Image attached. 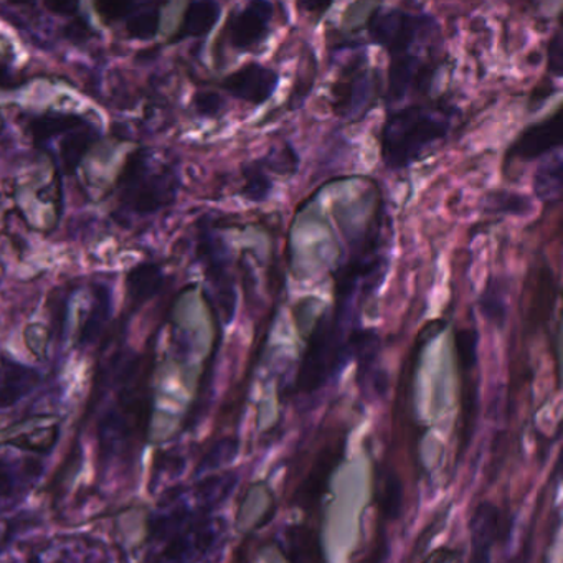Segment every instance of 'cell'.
<instances>
[{"mask_svg":"<svg viewBox=\"0 0 563 563\" xmlns=\"http://www.w3.org/2000/svg\"><path fill=\"white\" fill-rule=\"evenodd\" d=\"M275 5L265 0H253L230 14L223 31L227 44L239 54L256 52L273 32Z\"/></svg>","mask_w":563,"mask_h":563,"instance_id":"cell-12","label":"cell"},{"mask_svg":"<svg viewBox=\"0 0 563 563\" xmlns=\"http://www.w3.org/2000/svg\"><path fill=\"white\" fill-rule=\"evenodd\" d=\"M456 555V550L450 549V547H440V549L434 550V552L428 555V559L421 563H451Z\"/></svg>","mask_w":563,"mask_h":563,"instance_id":"cell-38","label":"cell"},{"mask_svg":"<svg viewBox=\"0 0 563 563\" xmlns=\"http://www.w3.org/2000/svg\"><path fill=\"white\" fill-rule=\"evenodd\" d=\"M547 65H549L550 75L555 78L562 77L563 67V41L562 32L556 31L549 44V55H547Z\"/></svg>","mask_w":563,"mask_h":563,"instance_id":"cell-34","label":"cell"},{"mask_svg":"<svg viewBox=\"0 0 563 563\" xmlns=\"http://www.w3.org/2000/svg\"><path fill=\"white\" fill-rule=\"evenodd\" d=\"M164 285V273L154 263H141L134 266L126 276V292L130 305L141 308L161 291Z\"/></svg>","mask_w":563,"mask_h":563,"instance_id":"cell-24","label":"cell"},{"mask_svg":"<svg viewBox=\"0 0 563 563\" xmlns=\"http://www.w3.org/2000/svg\"><path fill=\"white\" fill-rule=\"evenodd\" d=\"M113 398L98 421V464L101 473L130 471L147 438L151 391L143 361L130 352L111 355L98 378V390Z\"/></svg>","mask_w":563,"mask_h":563,"instance_id":"cell-1","label":"cell"},{"mask_svg":"<svg viewBox=\"0 0 563 563\" xmlns=\"http://www.w3.org/2000/svg\"><path fill=\"white\" fill-rule=\"evenodd\" d=\"M454 362L460 374V450L463 454L473 438L477 410V329L464 325L456 329L453 338Z\"/></svg>","mask_w":563,"mask_h":563,"instance_id":"cell-9","label":"cell"},{"mask_svg":"<svg viewBox=\"0 0 563 563\" xmlns=\"http://www.w3.org/2000/svg\"><path fill=\"white\" fill-rule=\"evenodd\" d=\"M24 563H110V552L97 539L57 537L32 550Z\"/></svg>","mask_w":563,"mask_h":563,"instance_id":"cell-14","label":"cell"},{"mask_svg":"<svg viewBox=\"0 0 563 563\" xmlns=\"http://www.w3.org/2000/svg\"><path fill=\"white\" fill-rule=\"evenodd\" d=\"M351 319L325 309L309 331L295 378V391L312 395L321 390L344 367L351 354Z\"/></svg>","mask_w":563,"mask_h":563,"instance_id":"cell-7","label":"cell"},{"mask_svg":"<svg viewBox=\"0 0 563 563\" xmlns=\"http://www.w3.org/2000/svg\"><path fill=\"white\" fill-rule=\"evenodd\" d=\"M179 187L173 164L161 161L154 151H134L118 176V212L128 219L156 216L176 202Z\"/></svg>","mask_w":563,"mask_h":563,"instance_id":"cell-6","label":"cell"},{"mask_svg":"<svg viewBox=\"0 0 563 563\" xmlns=\"http://www.w3.org/2000/svg\"><path fill=\"white\" fill-rule=\"evenodd\" d=\"M377 80L365 55L351 58L341 68L331 87V110L341 120L352 121L367 114Z\"/></svg>","mask_w":563,"mask_h":563,"instance_id":"cell-10","label":"cell"},{"mask_svg":"<svg viewBox=\"0 0 563 563\" xmlns=\"http://www.w3.org/2000/svg\"><path fill=\"white\" fill-rule=\"evenodd\" d=\"M479 308L484 318L493 322L494 325H503L506 321L507 302L506 288L500 279H490L486 289L479 298Z\"/></svg>","mask_w":563,"mask_h":563,"instance_id":"cell-29","label":"cell"},{"mask_svg":"<svg viewBox=\"0 0 563 563\" xmlns=\"http://www.w3.org/2000/svg\"><path fill=\"white\" fill-rule=\"evenodd\" d=\"M487 206L493 213H507V216H523V213L530 210V200L526 196H520L516 192H504V190H497V192L490 194L487 197Z\"/></svg>","mask_w":563,"mask_h":563,"instance_id":"cell-31","label":"cell"},{"mask_svg":"<svg viewBox=\"0 0 563 563\" xmlns=\"http://www.w3.org/2000/svg\"><path fill=\"white\" fill-rule=\"evenodd\" d=\"M85 118L71 113H44L38 117L32 118L29 128H31L32 137L38 147L52 146L55 140L67 134L68 131L77 128L78 124L84 123Z\"/></svg>","mask_w":563,"mask_h":563,"instance_id":"cell-26","label":"cell"},{"mask_svg":"<svg viewBox=\"0 0 563 563\" xmlns=\"http://www.w3.org/2000/svg\"><path fill=\"white\" fill-rule=\"evenodd\" d=\"M22 520L19 519H9L0 520V553L4 550V547L9 545L12 539H14L15 533L19 532V527L22 526Z\"/></svg>","mask_w":563,"mask_h":563,"instance_id":"cell-37","label":"cell"},{"mask_svg":"<svg viewBox=\"0 0 563 563\" xmlns=\"http://www.w3.org/2000/svg\"><path fill=\"white\" fill-rule=\"evenodd\" d=\"M113 316V292L107 285L93 286L91 301L80 328V344L84 347L97 344L98 339L107 331Z\"/></svg>","mask_w":563,"mask_h":563,"instance_id":"cell-21","label":"cell"},{"mask_svg":"<svg viewBox=\"0 0 563 563\" xmlns=\"http://www.w3.org/2000/svg\"><path fill=\"white\" fill-rule=\"evenodd\" d=\"M556 296H559V286H556L552 268L547 265L540 266L532 278L529 299H527V331L533 332L547 325V322L552 319Z\"/></svg>","mask_w":563,"mask_h":563,"instance_id":"cell-18","label":"cell"},{"mask_svg":"<svg viewBox=\"0 0 563 563\" xmlns=\"http://www.w3.org/2000/svg\"><path fill=\"white\" fill-rule=\"evenodd\" d=\"M200 258L206 266L207 279H209L212 288L217 292V301L220 302V311L223 312L225 322L232 321L235 314V285H233V276L230 275L229 262H227L225 250L222 242L203 233L199 243Z\"/></svg>","mask_w":563,"mask_h":563,"instance_id":"cell-16","label":"cell"},{"mask_svg":"<svg viewBox=\"0 0 563 563\" xmlns=\"http://www.w3.org/2000/svg\"><path fill=\"white\" fill-rule=\"evenodd\" d=\"M283 549L288 563H328L321 536L309 523L286 527Z\"/></svg>","mask_w":563,"mask_h":563,"instance_id":"cell-20","label":"cell"},{"mask_svg":"<svg viewBox=\"0 0 563 563\" xmlns=\"http://www.w3.org/2000/svg\"><path fill=\"white\" fill-rule=\"evenodd\" d=\"M249 547H240L239 552L235 555V563H249Z\"/></svg>","mask_w":563,"mask_h":563,"instance_id":"cell-40","label":"cell"},{"mask_svg":"<svg viewBox=\"0 0 563 563\" xmlns=\"http://www.w3.org/2000/svg\"><path fill=\"white\" fill-rule=\"evenodd\" d=\"M562 157L555 153L552 159L545 161L533 174L532 189L540 202L555 203L562 199Z\"/></svg>","mask_w":563,"mask_h":563,"instance_id":"cell-27","label":"cell"},{"mask_svg":"<svg viewBox=\"0 0 563 563\" xmlns=\"http://www.w3.org/2000/svg\"><path fill=\"white\" fill-rule=\"evenodd\" d=\"M41 384V374L34 367L0 357V410L21 404Z\"/></svg>","mask_w":563,"mask_h":563,"instance_id":"cell-19","label":"cell"},{"mask_svg":"<svg viewBox=\"0 0 563 563\" xmlns=\"http://www.w3.org/2000/svg\"><path fill=\"white\" fill-rule=\"evenodd\" d=\"M236 446H239V443L232 440H225L222 441V443L216 444V446L210 450V453L206 454L202 463L199 464V473L207 470H217V467L229 463L232 457H235Z\"/></svg>","mask_w":563,"mask_h":563,"instance_id":"cell-32","label":"cell"},{"mask_svg":"<svg viewBox=\"0 0 563 563\" xmlns=\"http://www.w3.org/2000/svg\"><path fill=\"white\" fill-rule=\"evenodd\" d=\"M98 133L93 124L84 123L78 124L74 130L68 131L64 136L58 137V166L65 174L77 173L80 167L81 161L87 156L88 151L93 146L97 141Z\"/></svg>","mask_w":563,"mask_h":563,"instance_id":"cell-23","label":"cell"},{"mask_svg":"<svg viewBox=\"0 0 563 563\" xmlns=\"http://www.w3.org/2000/svg\"><path fill=\"white\" fill-rule=\"evenodd\" d=\"M220 15H222V5L217 2H210V0L190 2L184 14L177 41L206 37L219 24Z\"/></svg>","mask_w":563,"mask_h":563,"instance_id":"cell-25","label":"cell"},{"mask_svg":"<svg viewBox=\"0 0 563 563\" xmlns=\"http://www.w3.org/2000/svg\"><path fill=\"white\" fill-rule=\"evenodd\" d=\"M457 118L450 101H428L388 111L382 124L380 159L388 170H404L446 140Z\"/></svg>","mask_w":563,"mask_h":563,"instance_id":"cell-4","label":"cell"},{"mask_svg":"<svg viewBox=\"0 0 563 563\" xmlns=\"http://www.w3.org/2000/svg\"><path fill=\"white\" fill-rule=\"evenodd\" d=\"M368 38L387 52L388 107L421 93L430 87L438 70L440 24L424 12L401 8H375L365 22Z\"/></svg>","mask_w":563,"mask_h":563,"instance_id":"cell-2","label":"cell"},{"mask_svg":"<svg viewBox=\"0 0 563 563\" xmlns=\"http://www.w3.org/2000/svg\"><path fill=\"white\" fill-rule=\"evenodd\" d=\"M243 177H245L243 196L246 199L252 200V202H263V200L268 199L269 194H272L273 183L260 161L249 164L245 173H243Z\"/></svg>","mask_w":563,"mask_h":563,"instance_id":"cell-30","label":"cell"},{"mask_svg":"<svg viewBox=\"0 0 563 563\" xmlns=\"http://www.w3.org/2000/svg\"><path fill=\"white\" fill-rule=\"evenodd\" d=\"M44 473L41 454H0V500L18 503L24 499Z\"/></svg>","mask_w":563,"mask_h":563,"instance_id":"cell-15","label":"cell"},{"mask_svg":"<svg viewBox=\"0 0 563 563\" xmlns=\"http://www.w3.org/2000/svg\"><path fill=\"white\" fill-rule=\"evenodd\" d=\"M471 560L470 563H490L493 547L499 542L504 530V517L499 507L483 500L474 507L470 520Z\"/></svg>","mask_w":563,"mask_h":563,"instance_id":"cell-17","label":"cell"},{"mask_svg":"<svg viewBox=\"0 0 563 563\" xmlns=\"http://www.w3.org/2000/svg\"><path fill=\"white\" fill-rule=\"evenodd\" d=\"M225 540L223 520L180 487L164 494L151 516L143 563H217Z\"/></svg>","mask_w":563,"mask_h":563,"instance_id":"cell-3","label":"cell"},{"mask_svg":"<svg viewBox=\"0 0 563 563\" xmlns=\"http://www.w3.org/2000/svg\"><path fill=\"white\" fill-rule=\"evenodd\" d=\"M385 207L382 200L375 206L371 223L361 235L351 240L344 260L334 275V306L332 311L351 319L355 306L378 286L384 276L385 263Z\"/></svg>","mask_w":563,"mask_h":563,"instance_id":"cell-5","label":"cell"},{"mask_svg":"<svg viewBox=\"0 0 563 563\" xmlns=\"http://www.w3.org/2000/svg\"><path fill=\"white\" fill-rule=\"evenodd\" d=\"M161 14L156 5H141L126 18V31L131 38L150 41L159 31Z\"/></svg>","mask_w":563,"mask_h":563,"instance_id":"cell-28","label":"cell"},{"mask_svg":"<svg viewBox=\"0 0 563 563\" xmlns=\"http://www.w3.org/2000/svg\"><path fill=\"white\" fill-rule=\"evenodd\" d=\"M374 499L380 526L400 517L401 507H404V483L394 467L384 466V464L378 467L374 484Z\"/></svg>","mask_w":563,"mask_h":563,"instance_id":"cell-22","label":"cell"},{"mask_svg":"<svg viewBox=\"0 0 563 563\" xmlns=\"http://www.w3.org/2000/svg\"><path fill=\"white\" fill-rule=\"evenodd\" d=\"M388 553L387 537H385L384 527L380 526L378 532L375 533L374 545L368 550L367 556L361 563H384Z\"/></svg>","mask_w":563,"mask_h":563,"instance_id":"cell-36","label":"cell"},{"mask_svg":"<svg viewBox=\"0 0 563 563\" xmlns=\"http://www.w3.org/2000/svg\"><path fill=\"white\" fill-rule=\"evenodd\" d=\"M194 108L202 118H217L225 108V100L217 91H199L194 97Z\"/></svg>","mask_w":563,"mask_h":563,"instance_id":"cell-33","label":"cell"},{"mask_svg":"<svg viewBox=\"0 0 563 563\" xmlns=\"http://www.w3.org/2000/svg\"><path fill=\"white\" fill-rule=\"evenodd\" d=\"M136 5L130 4V2H108V4H98L97 8L100 15L108 21H120V19H126L136 9Z\"/></svg>","mask_w":563,"mask_h":563,"instance_id":"cell-35","label":"cell"},{"mask_svg":"<svg viewBox=\"0 0 563 563\" xmlns=\"http://www.w3.org/2000/svg\"><path fill=\"white\" fill-rule=\"evenodd\" d=\"M278 87V71L256 62L242 65L239 70L227 75L222 81L223 91L250 107H262L268 103Z\"/></svg>","mask_w":563,"mask_h":563,"instance_id":"cell-13","label":"cell"},{"mask_svg":"<svg viewBox=\"0 0 563 563\" xmlns=\"http://www.w3.org/2000/svg\"><path fill=\"white\" fill-rule=\"evenodd\" d=\"M47 8L58 15H71L75 9H77V5L68 4V2H54V4H47Z\"/></svg>","mask_w":563,"mask_h":563,"instance_id":"cell-39","label":"cell"},{"mask_svg":"<svg viewBox=\"0 0 563 563\" xmlns=\"http://www.w3.org/2000/svg\"><path fill=\"white\" fill-rule=\"evenodd\" d=\"M562 146V104L543 120L523 128L507 147L504 156V174L516 164H529L550 154L559 153Z\"/></svg>","mask_w":563,"mask_h":563,"instance_id":"cell-11","label":"cell"},{"mask_svg":"<svg viewBox=\"0 0 563 563\" xmlns=\"http://www.w3.org/2000/svg\"><path fill=\"white\" fill-rule=\"evenodd\" d=\"M517 563H527L526 560H523V562H517Z\"/></svg>","mask_w":563,"mask_h":563,"instance_id":"cell-41","label":"cell"},{"mask_svg":"<svg viewBox=\"0 0 563 563\" xmlns=\"http://www.w3.org/2000/svg\"><path fill=\"white\" fill-rule=\"evenodd\" d=\"M347 446V431L335 430L322 441L309 463L308 470L299 477L292 489L291 503L305 512L321 509L329 484L335 470L341 466Z\"/></svg>","mask_w":563,"mask_h":563,"instance_id":"cell-8","label":"cell"}]
</instances>
